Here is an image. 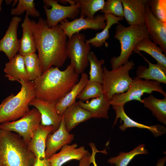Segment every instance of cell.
<instances>
[{
	"label": "cell",
	"instance_id": "6da1fadb",
	"mask_svg": "<svg viewBox=\"0 0 166 166\" xmlns=\"http://www.w3.org/2000/svg\"><path fill=\"white\" fill-rule=\"evenodd\" d=\"M30 26L38 53L42 73L53 66H63L68 57L67 36L60 24L50 28L46 20L39 18L37 22L30 20Z\"/></svg>",
	"mask_w": 166,
	"mask_h": 166
},
{
	"label": "cell",
	"instance_id": "7a4b0ae2",
	"mask_svg": "<svg viewBox=\"0 0 166 166\" xmlns=\"http://www.w3.org/2000/svg\"><path fill=\"white\" fill-rule=\"evenodd\" d=\"M79 77L70 63L62 71L52 66L33 81L36 97L57 102L78 82Z\"/></svg>",
	"mask_w": 166,
	"mask_h": 166
},
{
	"label": "cell",
	"instance_id": "3957f363",
	"mask_svg": "<svg viewBox=\"0 0 166 166\" xmlns=\"http://www.w3.org/2000/svg\"><path fill=\"white\" fill-rule=\"evenodd\" d=\"M35 158L18 134L0 129V166H33Z\"/></svg>",
	"mask_w": 166,
	"mask_h": 166
},
{
	"label": "cell",
	"instance_id": "277c9868",
	"mask_svg": "<svg viewBox=\"0 0 166 166\" xmlns=\"http://www.w3.org/2000/svg\"><path fill=\"white\" fill-rule=\"evenodd\" d=\"M21 85L20 91L12 93L0 105V124L17 120L30 111V102L36 97L33 81L17 80Z\"/></svg>",
	"mask_w": 166,
	"mask_h": 166
},
{
	"label": "cell",
	"instance_id": "5b68a950",
	"mask_svg": "<svg viewBox=\"0 0 166 166\" xmlns=\"http://www.w3.org/2000/svg\"><path fill=\"white\" fill-rule=\"evenodd\" d=\"M148 37L144 24L128 27L120 23L117 24L114 37L120 42L121 52L118 56H113L111 58L110 63L112 69H116L128 62L137 43Z\"/></svg>",
	"mask_w": 166,
	"mask_h": 166
},
{
	"label": "cell",
	"instance_id": "8992f818",
	"mask_svg": "<svg viewBox=\"0 0 166 166\" xmlns=\"http://www.w3.org/2000/svg\"><path fill=\"white\" fill-rule=\"evenodd\" d=\"M135 65L133 61L130 60L111 70L103 66V92L109 101L114 95L124 93L128 89L133 80L129 76V71Z\"/></svg>",
	"mask_w": 166,
	"mask_h": 166
},
{
	"label": "cell",
	"instance_id": "52a82bcc",
	"mask_svg": "<svg viewBox=\"0 0 166 166\" xmlns=\"http://www.w3.org/2000/svg\"><path fill=\"white\" fill-rule=\"evenodd\" d=\"M156 91L166 97V93L163 90L160 83L152 80H143L135 77L133 79L128 89L124 93L115 94L109 101L111 105L124 106L127 102L136 100L143 103L141 96L144 93H151Z\"/></svg>",
	"mask_w": 166,
	"mask_h": 166
},
{
	"label": "cell",
	"instance_id": "ba28073f",
	"mask_svg": "<svg viewBox=\"0 0 166 166\" xmlns=\"http://www.w3.org/2000/svg\"><path fill=\"white\" fill-rule=\"evenodd\" d=\"M85 35L79 33L73 34L67 41L66 49L70 64L78 74L83 73L89 61L88 56L90 52L89 44L85 42Z\"/></svg>",
	"mask_w": 166,
	"mask_h": 166
},
{
	"label": "cell",
	"instance_id": "9c48e42d",
	"mask_svg": "<svg viewBox=\"0 0 166 166\" xmlns=\"http://www.w3.org/2000/svg\"><path fill=\"white\" fill-rule=\"evenodd\" d=\"M41 121L40 113L34 108L17 120L0 124V129L17 132L27 144Z\"/></svg>",
	"mask_w": 166,
	"mask_h": 166
},
{
	"label": "cell",
	"instance_id": "30bf717a",
	"mask_svg": "<svg viewBox=\"0 0 166 166\" xmlns=\"http://www.w3.org/2000/svg\"><path fill=\"white\" fill-rule=\"evenodd\" d=\"M76 3L70 6H63L55 0H44L45 4L44 8L46 15V20L49 27L57 25L61 21L67 18L75 19L80 12L81 4L78 0H75Z\"/></svg>",
	"mask_w": 166,
	"mask_h": 166
},
{
	"label": "cell",
	"instance_id": "8fae6325",
	"mask_svg": "<svg viewBox=\"0 0 166 166\" xmlns=\"http://www.w3.org/2000/svg\"><path fill=\"white\" fill-rule=\"evenodd\" d=\"M105 21L106 19L104 14H98L93 19L81 16L70 22L65 19L60 22V25L64 34L69 39L73 34L79 33L82 30H103L106 24Z\"/></svg>",
	"mask_w": 166,
	"mask_h": 166
},
{
	"label": "cell",
	"instance_id": "7c38bea8",
	"mask_svg": "<svg viewBox=\"0 0 166 166\" xmlns=\"http://www.w3.org/2000/svg\"><path fill=\"white\" fill-rule=\"evenodd\" d=\"M144 24L148 32L149 38L159 45L166 55V23L160 21L154 17L148 3L145 7Z\"/></svg>",
	"mask_w": 166,
	"mask_h": 166
},
{
	"label": "cell",
	"instance_id": "4fadbf2b",
	"mask_svg": "<svg viewBox=\"0 0 166 166\" xmlns=\"http://www.w3.org/2000/svg\"><path fill=\"white\" fill-rule=\"evenodd\" d=\"M56 102L44 100L36 97L29 103V105L37 109L41 114V124L43 125H52L53 130L51 133L59 128L62 119L55 109Z\"/></svg>",
	"mask_w": 166,
	"mask_h": 166
},
{
	"label": "cell",
	"instance_id": "5bb4252c",
	"mask_svg": "<svg viewBox=\"0 0 166 166\" xmlns=\"http://www.w3.org/2000/svg\"><path fill=\"white\" fill-rule=\"evenodd\" d=\"M21 21L20 17H13L5 35L0 40V51L4 53L9 60L14 57L19 50V40L17 38V32Z\"/></svg>",
	"mask_w": 166,
	"mask_h": 166
},
{
	"label": "cell",
	"instance_id": "9a60e30c",
	"mask_svg": "<svg viewBox=\"0 0 166 166\" xmlns=\"http://www.w3.org/2000/svg\"><path fill=\"white\" fill-rule=\"evenodd\" d=\"M74 139V135L66 130L62 119L58 129L47 136L45 142V158L48 159L65 145L69 144Z\"/></svg>",
	"mask_w": 166,
	"mask_h": 166
},
{
	"label": "cell",
	"instance_id": "2e32d148",
	"mask_svg": "<svg viewBox=\"0 0 166 166\" xmlns=\"http://www.w3.org/2000/svg\"><path fill=\"white\" fill-rule=\"evenodd\" d=\"M148 0H121L124 17L130 26L144 24L145 7Z\"/></svg>",
	"mask_w": 166,
	"mask_h": 166
},
{
	"label": "cell",
	"instance_id": "e0dca14e",
	"mask_svg": "<svg viewBox=\"0 0 166 166\" xmlns=\"http://www.w3.org/2000/svg\"><path fill=\"white\" fill-rule=\"evenodd\" d=\"M76 143L63 146L60 152L51 155L48 159L52 166H62L65 163L72 160H80L85 156L90 154L83 146L77 148Z\"/></svg>",
	"mask_w": 166,
	"mask_h": 166
},
{
	"label": "cell",
	"instance_id": "ac0fdd59",
	"mask_svg": "<svg viewBox=\"0 0 166 166\" xmlns=\"http://www.w3.org/2000/svg\"><path fill=\"white\" fill-rule=\"evenodd\" d=\"M124 106L122 105H113V108L115 111L116 116L113 126L116 124L118 118L121 119V122H123V124L120 125L119 128L122 131H125L127 128L136 127L149 130L155 137H158L164 134L166 131L164 126L157 124L148 126L138 123L130 118L125 113L124 110Z\"/></svg>",
	"mask_w": 166,
	"mask_h": 166
},
{
	"label": "cell",
	"instance_id": "d6986e66",
	"mask_svg": "<svg viewBox=\"0 0 166 166\" xmlns=\"http://www.w3.org/2000/svg\"><path fill=\"white\" fill-rule=\"evenodd\" d=\"M53 130V127L52 125L45 126L40 124L34 132L27 145L29 150L36 157L40 159L45 158L46 139L48 135L52 133Z\"/></svg>",
	"mask_w": 166,
	"mask_h": 166
},
{
	"label": "cell",
	"instance_id": "ffe728a7",
	"mask_svg": "<svg viewBox=\"0 0 166 166\" xmlns=\"http://www.w3.org/2000/svg\"><path fill=\"white\" fill-rule=\"evenodd\" d=\"M62 117L69 132L80 123L92 118L90 113L76 102L66 109Z\"/></svg>",
	"mask_w": 166,
	"mask_h": 166
},
{
	"label": "cell",
	"instance_id": "44dd1931",
	"mask_svg": "<svg viewBox=\"0 0 166 166\" xmlns=\"http://www.w3.org/2000/svg\"><path fill=\"white\" fill-rule=\"evenodd\" d=\"M141 56L148 65L147 68L145 65L138 66L136 71V77L147 80H152L160 83L166 84V68L157 63L154 64L149 61L140 53Z\"/></svg>",
	"mask_w": 166,
	"mask_h": 166
},
{
	"label": "cell",
	"instance_id": "7402d4cb",
	"mask_svg": "<svg viewBox=\"0 0 166 166\" xmlns=\"http://www.w3.org/2000/svg\"><path fill=\"white\" fill-rule=\"evenodd\" d=\"M78 104L91 114L92 118L108 119V111L111 105L109 101L103 93L99 97L85 102L79 100Z\"/></svg>",
	"mask_w": 166,
	"mask_h": 166
},
{
	"label": "cell",
	"instance_id": "603a6c76",
	"mask_svg": "<svg viewBox=\"0 0 166 166\" xmlns=\"http://www.w3.org/2000/svg\"><path fill=\"white\" fill-rule=\"evenodd\" d=\"M81 74V79L78 82L66 95L56 104V111L61 117L68 108L76 102L77 96L83 89L89 80L88 76L86 73L83 72Z\"/></svg>",
	"mask_w": 166,
	"mask_h": 166
},
{
	"label": "cell",
	"instance_id": "cb8c5ba5",
	"mask_svg": "<svg viewBox=\"0 0 166 166\" xmlns=\"http://www.w3.org/2000/svg\"><path fill=\"white\" fill-rule=\"evenodd\" d=\"M4 71L10 81H28L23 56L19 53L6 63Z\"/></svg>",
	"mask_w": 166,
	"mask_h": 166
},
{
	"label": "cell",
	"instance_id": "d4e9b609",
	"mask_svg": "<svg viewBox=\"0 0 166 166\" xmlns=\"http://www.w3.org/2000/svg\"><path fill=\"white\" fill-rule=\"evenodd\" d=\"M26 13L21 26L22 35L19 40V54L24 56L35 53L37 49L34 35L30 26V20Z\"/></svg>",
	"mask_w": 166,
	"mask_h": 166
},
{
	"label": "cell",
	"instance_id": "484cf974",
	"mask_svg": "<svg viewBox=\"0 0 166 166\" xmlns=\"http://www.w3.org/2000/svg\"><path fill=\"white\" fill-rule=\"evenodd\" d=\"M140 51L145 52L154 58L157 63L166 68V57L160 48L150 39L146 37L140 40L135 47L133 51L139 53Z\"/></svg>",
	"mask_w": 166,
	"mask_h": 166
},
{
	"label": "cell",
	"instance_id": "4316f807",
	"mask_svg": "<svg viewBox=\"0 0 166 166\" xmlns=\"http://www.w3.org/2000/svg\"><path fill=\"white\" fill-rule=\"evenodd\" d=\"M106 19V24L105 28L100 32L97 33L95 36L88 40H85L87 44H91L96 48L100 47L104 45L108 47L109 44L106 42L109 37V30L114 24H120L119 21L124 19L123 18L115 16L110 14H104Z\"/></svg>",
	"mask_w": 166,
	"mask_h": 166
},
{
	"label": "cell",
	"instance_id": "83f0119b",
	"mask_svg": "<svg viewBox=\"0 0 166 166\" xmlns=\"http://www.w3.org/2000/svg\"><path fill=\"white\" fill-rule=\"evenodd\" d=\"M142 100L144 107L151 111L159 121L166 125V97L158 99L150 94Z\"/></svg>",
	"mask_w": 166,
	"mask_h": 166
},
{
	"label": "cell",
	"instance_id": "f1b7e54d",
	"mask_svg": "<svg viewBox=\"0 0 166 166\" xmlns=\"http://www.w3.org/2000/svg\"><path fill=\"white\" fill-rule=\"evenodd\" d=\"M148 151L145 148L144 144H140L128 152H121L115 157L109 159L107 161L115 166H127L132 160L136 156L140 154H148Z\"/></svg>",
	"mask_w": 166,
	"mask_h": 166
},
{
	"label": "cell",
	"instance_id": "f546056e",
	"mask_svg": "<svg viewBox=\"0 0 166 166\" xmlns=\"http://www.w3.org/2000/svg\"><path fill=\"white\" fill-rule=\"evenodd\" d=\"M23 57L28 80L34 81L42 74L38 55L34 53Z\"/></svg>",
	"mask_w": 166,
	"mask_h": 166
},
{
	"label": "cell",
	"instance_id": "4dcf8cb0",
	"mask_svg": "<svg viewBox=\"0 0 166 166\" xmlns=\"http://www.w3.org/2000/svg\"><path fill=\"white\" fill-rule=\"evenodd\" d=\"M88 59L90 65L89 80L96 81L102 84L103 73L102 65L104 63V59H98L95 54L90 52Z\"/></svg>",
	"mask_w": 166,
	"mask_h": 166
},
{
	"label": "cell",
	"instance_id": "1f68e13d",
	"mask_svg": "<svg viewBox=\"0 0 166 166\" xmlns=\"http://www.w3.org/2000/svg\"><path fill=\"white\" fill-rule=\"evenodd\" d=\"M81 4L80 17L87 16L90 19L98 11L103 8L105 1L104 0H78Z\"/></svg>",
	"mask_w": 166,
	"mask_h": 166
},
{
	"label": "cell",
	"instance_id": "d6a6232c",
	"mask_svg": "<svg viewBox=\"0 0 166 166\" xmlns=\"http://www.w3.org/2000/svg\"><path fill=\"white\" fill-rule=\"evenodd\" d=\"M103 93L102 84L88 80L84 88L77 96L76 99L83 101L91 98L99 97Z\"/></svg>",
	"mask_w": 166,
	"mask_h": 166
},
{
	"label": "cell",
	"instance_id": "836d02e7",
	"mask_svg": "<svg viewBox=\"0 0 166 166\" xmlns=\"http://www.w3.org/2000/svg\"><path fill=\"white\" fill-rule=\"evenodd\" d=\"M25 11L29 16L38 17L40 16L39 12L35 7V3L33 0H19L17 6L11 10L13 15H20Z\"/></svg>",
	"mask_w": 166,
	"mask_h": 166
},
{
	"label": "cell",
	"instance_id": "e575fe53",
	"mask_svg": "<svg viewBox=\"0 0 166 166\" xmlns=\"http://www.w3.org/2000/svg\"><path fill=\"white\" fill-rule=\"evenodd\" d=\"M148 3L154 17L166 23V0H148Z\"/></svg>",
	"mask_w": 166,
	"mask_h": 166
},
{
	"label": "cell",
	"instance_id": "d590c367",
	"mask_svg": "<svg viewBox=\"0 0 166 166\" xmlns=\"http://www.w3.org/2000/svg\"><path fill=\"white\" fill-rule=\"evenodd\" d=\"M104 14H110L123 18V7L121 0H107L100 11Z\"/></svg>",
	"mask_w": 166,
	"mask_h": 166
},
{
	"label": "cell",
	"instance_id": "8d00e7d4",
	"mask_svg": "<svg viewBox=\"0 0 166 166\" xmlns=\"http://www.w3.org/2000/svg\"><path fill=\"white\" fill-rule=\"evenodd\" d=\"M89 144L92 149V154L90 153L81 159L79 160L78 166H90L91 164L95 160V157L97 152H101L97 150L94 144L91 142Z\"/></svg>",
	"mask_w": 166,
	"mask_h": 166
},
{
	"label": "cell",
	"instance_id": "74e56055",
	"mask_svg": "<svg viewBox=\"0 0 166 166\" xmlns=\"http://www.w3.org/2000/svg\"><path fill=\"white\" fill-rule=\"evenodd\" d=\"M33 166H52L48 159L36 157Z\"/></svg>",
	"mask_w": 166,
	"mask_h": 166
},
{
	"label": "cell",
	"instance_id": "f35d334b",
	"mask_svg": "<svg viewBox=\"0 0 166 166\" xmlns=\"http://www.w3.org/2000/svg\"><path fill=\"white\" fill-rule=\"evenodd\" d=\"M166 161V156L161 157L158 160L156 166H164Z\"/></svg>",
	"mask_w": 166,
	"mask_h": 166
},
{
	"label": "cell",
	"instance_id": "ab89813d",
	"mask_svg": "<svg viewBox=\"0 0 166 166\" xmlns=\"http://www.w3.org/2000/svg\"><path fill=\"white\" fill-rule=\"evenodd\" d=\"M13 1L12 0H7L5 1V2L7 4H10Z\"/></svg>",
	"mask_w": 166,
	"mask_h": 166
},
{
	"label": "cell",
	"instance_id": "60d3db41",
	"mask_svg": "<svg viewBox=\"0 0 166 166\" xmlns=\"http://www.w3.org/2000/svg\"><path fill=\"white\" fill-rule=\"evenodd\" d=\"M18 2V0H14L12 4V7L14 6Z\"/></svg>",
	"mask_w": 166,
	"mask_h": 166
},
{
	"label": "cell",
	"instance_id": "b9f144b4",
	"mask_svg": "<svg viewBox=\"0 0 166 166\" xmlns=\"http://www.w3.org/2000/svg\"><path fill=\"white\" fill-rule=\"evenodd\" d=\"M3 2V0H0V12L2 10V7L1 6L2 4V3Z\"/></svg>",
	"mask_w": 166,
	"mask_h": 166
},
{
	"label": "cell",
	"instance_id": "7bdbcfd3",
	"mask_svg": "<svg viewBox=\"0 0 166 166\" xmlns=\"http://www.w3.org/2000/svg\"><path fill=\"white\" fill-rule=\"evenodd\" d=\"M93 163L94 166H97V164L96 163L95 160L94 161Z\"/></svg>",
	"mask_w": 166,
	"mask_h": 166
}]
</instances>
